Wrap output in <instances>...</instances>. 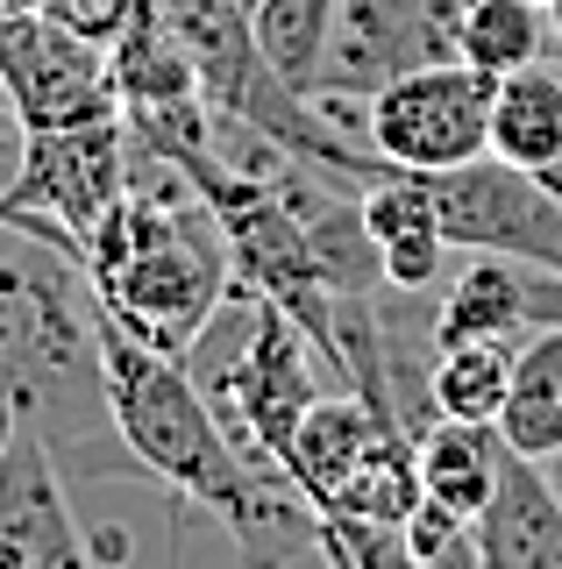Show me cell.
Segmentation results:
<instances>
[{
	"label": "cell",
	"instance_id": "obj_1",
	"mask_svg": "<svg viewBox=\"0 0 562 569\" xmlns=\"http://www.w3.org/2000/svg\"><path fill=\"white\" fill-rule=\"evenodd\" d=\"M136 157H143V171H136L129 200L93 228L79 271L93 284L100 313L121 320L136 342L185 356L228 307L235 263H228V236L214 207L192 192V178L150 157L143 142H136Z\"/></svg>",
	"mask_w": 562,
	"mask_h": 569
},
{
	"label": "cell",
	"instance_id": "obj_2",
	"mask_svg": "<svg viewBox=\"0 0 562 569\" xmlns=\"http://www.w3.org/2000/svg\"><path fill=\"white\" fill-rule=\"evenodd\" d=\"M0 399L50 456L121 449L100 370V299L72 257L0 228Z\"/></svg>",
	"mask_w": 562,
	"mask_h": 569
},
{
	"label": "cell",
	"instance_id": "obj_3",
	"mask_svg": "<svg viewBox=\"0 0 562 569\" xmlns=\"http://www.w3.org/2000/svg\"><path fill=\"white\" fill-rule=\"evenodd\" d=\"M285 477L307 491L321 520H384L407 527L420 506V470H413V435L392 427L371 399L357 391H321L300 435L285 441Z\"/></svg>",
	"mask_w": 562,
	"mask_h": 569
},
{
	"label": "cell",
	"instance_id": "obj_4",
	"mask_svg": "<svg viewBox=\"0 0 562 569\" xmlns=\"http://www.w3.org/2000/svg\"><path fill=\"white\" fill-rule=\"evenodd\" d=\"M136 129L121 121H86V129H43L22 136V164L8 178V200H0V228L14 236H37L58 257L86 263V242L108 213L129 200L136 186Z\"/></svg>",
	"mask_w": 562,
	"mask_h": 569
},
{
	"label": "cell",
	"instance_id": "obj_5",
	"mask_svg": "<svg viewBox=\"0 0 562 569\" xmlns=\"http://www.w3.org/2000/svg\"><path fill=\"white\" fill-rule=\"evenodd\" d=\"M185 370L214 399L228 435L250 456H271V462L285 456V441L300 435V420L321 399V349L271 299L242 292V284H235V349L221 363L214 356H185Z\"/></svg>",
	"mask_w": 562,
	"mask_h": 569
},
{
	"label": "cell",
	"instance_id": "obj_6",
	"mask_svg": "<svg viewBox=\"0 0 562 569\" xmlns=\"http://www.w3.org/2000/svg\"><path fill=\"white\" fill-rule=\"evenodd\" d=\"M420 178H428L434 221L455 249H491V257L534 263V271H562V192H549L534 171L484 150L455 171H420Z\"/></svg>",
	"mask_w": 562,
	"mask_h": 569
},
{
	"label": "cell",
	"instance_id": "obj_7",
	"mask_svg": "<svg viewBox=\"0 0 562 569\" xmlns=\"http://www.w3.org/2000/svg\"><path fill=\"white\" fill-rule=\"evenodd\" d=\"M0 93H8L22 136L43 129H86V121H121V93L108 50L50 22L43 8L0 22Z\"/></svg>",
	"mask_w": 562,
	"mask_h": 569
},
{
	"label": "cell",
	"instance_id": "obj_8",
	"mask_svg": "<svg viewBox=\"0 0 562 569\" xmlns=\"http://www.w3.org/2000/svg\"><path fill=\"white\" fill-rule=\"evenodd\" d=\"M491 93L478 64L449 58L428 71H407L384 93H371V150L392 157L399 171H455L491 150Z\"/></svg>",
	"mask_w": 562,
	"mask_h": 569
},
{
	"label": "cell",
	"instance_id": "obj_9",
	"mask_svg": "<svg viewBox=\"0 0 562 569\" xmlns=\"http://www.w3.org/2000/svg\"><path fill=\"white\" fill-rule=\"evenodd\" d=\"M455 22H463V0H342L313 93L371 100L392 79H407V71L449 64L455 58Z\"/></svg>",
	"mask_w": 562,
	"mask_h": 569
},
{
	"label": "cell",
	"instance_id": "obj_10",
	"mask_svg": "<svg viewBox=\"0 0 562 569\" xmlns=\"http://www.w3.org/2000/svg\"><path fill=\"white\" fill-rule=\"evenodd\" d=\"M0 533L29 548L37 569H100L86 527L72 520V498L58 485V456L43 449V435H14V449L0 456Z\"/></svg>",
	"mask_w": 562,
	"mask_h": 569
},
{
	"label": "cell",
	"instance_id": "obj_11",
	"mask_svg": "<svg viewBox=\"0 0 562 569\" xmlns=\"http://www.w3.org/2000/svg\"><path fill=\"white\" fill-rule=\"evenodd\" d=\"M470 527H478V569H562V498L549 470L526 456H505L499 491Z\"/></svg>",
	"mask_w": 562,
	"mask_h": 569
},
{
	"label": "cell",
	"instance_id": "obj_12",
	"mask_svg": "<svg viewBox=\"0 0 562 569\" xmlns=\"http://www.w3.org/2000/svg\"><path fill=\"white\" fill-rule=\"evenodd\" d=\"M526 328H534V263L470 249V263L442 284L428 349H449V342H520Z\"/></svg>",
	"mask_w": 562,
	"mask_h": 569
},
{
	"label": "cell",
	"instance_id": "obj_13",
	"mask_svg": "<svg viewBox=\"0 0 562 569\" xmlns=\"http://www.w3.org/2000/svg\"><path fill=\"white\" fill-rule=\"evenodd\" d=\"M505 435L491 420H449L434 413L428 427L413 435V470H420V498L428 506L455 512V520H478L499 491V470H505Z\"/></svg>",
	"mask_w": 562,
	"mask_h": 569
},
{
	"label": "cell",
	"instance_id": "obj_14",
	"mask_svg": "<svg viewBox=\"0 0 562 569\" xmlns=\"http://www.w3.org/2000/svg\"><path fill=\"white\" fill-rule=\"evenodd\" d=\"M499 435L526 462H549L562 449V328H526L513 342V385H505Z\"/></svg>",
	"mask_w": 562,
	"mask_h": 569
},
{
	"label": "cell",
	"instance_id": "obj_15",
	"mask_svg": "<svg viewBox=\"0 0 562 569\" xmlns=\"http://www.w3.org/2000/svg\"><path fill=\"white\" fill-rule=\"evenodd\" d=\"M108 71H114L121 114H136V107H171V100H200L192 58L179 50V36L164 29V8H157V0H143L136 22L108 43Z\"/></svg>",
	"mask_w": 562,
	"mask_h": 569
},
{
	"label": "cell",
	"instance_id": "obj_16",
	"mask_svg": "<svg viewBox=\"0 0 562 569\" xmlns=\"http://www.w3.org/2000/svg\"><path fill=\"white\" fill-rule=\"evenodd\" d=\"M335 8L342 0H250L257 22V50L292 93H313L328 64V36H335Z\"/></svg>",
	"mask_w": 562,
	"mask_h": 569
},
{
	"label": "cell",
	"instance_id": "obj_17",
	"mask_svg": "<svg viewBox=\"0 0 562 569\" xmlns=\"http://www.w3.org/2000/svg\"><path fill=\"white\" fill-rule=\"evenodd\" d=\"M549 50V8L534 0H463V22H455V58L478 64L484 79L534 64Z\"/></svg>",
	"mask_w": 562,
	"mask_h": 569
},
{
	"label": "cell",
	"instance_id": "obj_18",
	"mask_svg": "<svg viewBox=\"0 0 562 569\" xmlns=\"http://www.w3.org/2000/svg\"><path fill=\"white\" fill-rule=\"evenodd\" d=\"M505 385H513V342H449L428 356V399L449 420H491L505 413Z\"/></svg>",
	"mask_w": 562,
	"mask_h": 569
},
{
	"label": "cell",
	"instance_id": "obj_19",
	"mask_svg": "<svg viewBox=\"0 0 562 569\" xmlns=\"http://www.w3.org/2000/svg\"><path fill=\"white\" fill-rule=\"evenodd\" d=\"M136 8H143V0H43L50 22H64L72 36H86V43H100V50L136 22Z\"/></svg>",
	"mask_w": 562,
	"mask_h": 569
},
{
	"label": "cell",
	"instance_id": "obj_20",
	"mask_svg": "<svg viewBox=\"0 0 562 569\" xmlns=\"http://www.w3.org/2000/svg\"><path fill=\"white\" fill-rule=\"evenodd\" d=\"M534 328H562V271H534Z\"/></svg>",
	"mask_w": 562,
	"mask_h": 569
},
{
	"label": "cell",
	"instance_id": "obj_21",
	"mask_svg": "<svg viewBox=\"0 0 562 569\" xmlns=\"http://www.w3.org/2000/svg\"><path fill=\"white\" fill-rule=\"evenodd\" d=\"M14 164H22V121H8V114H0V171L14 178Z\"/></svg>",
	"mask_w": 562,
	"mask_h": 569
},
{
	"label": "cell",
	"instance_id": "obj_22",
	"mask_svg": "<svg viewBox=\"0 0 562 569\" xmlns=\"http://www.w3.org/2000/svg\"><path fill=\"white\" fill-rule=\"evenodd\" d=\"M14 435H22V413H14V406H8V399H0V456H8V449H14Z\"/></svg>",
	"mask_w": 562,
	"mask_h": 569
},
{
	"label": "cell",
	"instance_id": "obj_23",
	"mask_svg": "<svg viewBox=\"0 0 562 569\" xmlns=\"http://www.w3.org/2000/svg\"><path fill=\"white\" fill-rule=\"evenodd\" d=\"M0 569H37V562H29L22 541H8V533H0Z\"/></svg>",
	"mask_w": 562,
	"mask_h": 569
},
{
	"label": "cell",
	"instance_id": "obj_24",
	"mask_svg": "<svg viewBox=\"0 0 562 569\" xmlns=\"http://www.w3.org/2000/svg\"><path fill=\"white\" fill-rule=\"evenodd\" d=\"M29 8H43V0H0V22H8V14H29Z\"/></svg>",
	"mask_w": 562,
	"mask_h": 569
},
{
	"label": "cell",
	"instance_id": "obj_25",
	"mask_svg": "<svg viewBox=\"0 0 562 569\" xmlns=\"http://www.w3.org/2000/svg\"><path fill=\"white\" fill-rule=\"evenodd\" d=\"M541 470H549V485H555V498H562V449H555L549 462H541Z\"/></svg>",
	"mask_w": 562,
	"mask_h": 569
},
{
	"label": "cell",
	"instance_id": "obj_26",
	"mask_svg": "<svg viewBox=\"0 0 562 569\" xmlns=\"http://www.w3.org/2000/svg\"><path fill=\"white\" fill-rule=\"evenodd\" d=\"M549 50H555V58H562V8L549 14Z\"/></svg>",
	"mask_w": 562,
	"mask_h": 569
},
{
	"label": "cell",
	"instance_id": "obj_27",
	"mask_svg": "<svg viewBox=\"0 0 562 569\" xmlns=\"http://www.w3.org/2000/svg\"><path fill=\"white\" fill-rule=\"evenodd\" d=\"M534 8H549V14H555V8H562V0H534Z\"/></svg>",
	"mask_w": 562,
	"mask_h": 569
},
{
	"label": "cell",
	"instance_id": "obj_28",
	"mask_svg": "<svg viewBox=\"0 0 562 569\" xmlns=\"http://www.w3.org/2000/svg\"><path fill=\"white\" fill-rule=\"evenodd\" d=\"M0 200H8V171H0Z\"/></svg>",
	"mask_w": 562,
	"mask_h": 569
},
{
	"label": "cell",
	"instance_id": "obj_29",
	"mask_svg": "<svg viewBox=\"0 0 562 569\" xmlns=\"http://www.w3.org/2000/svg\"><path fill=\"white\" fill-rule=\"evenodd\" d=\"M328 569H335V562H328Z\"/></svg>",
	"mask_w": 562,
	"mask_h": 569
}]
</instances>
